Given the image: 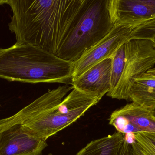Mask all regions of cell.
Returning <instances> with one entry per match:
<instances>
[{"label": "cell", "mask_w": 155, "mask_h": 155, "mask_svg": "<svg viewBox=\"0 0 155 155\" xmlns=\"http://www.w3.org/2000/svg\"><path fill=\"white\" fill-rule=\"evenodd\" d=\"M125 57L121 78L114 91L107 94L113 99L128 100L129 89L140 76L153 68L155 44L152 40L132 39L125 43Z\"/></svg>", "instance_id": "5b68a950"}, {"label": "cell", "mask_w": 155, "mask_h": 155, "mask_svg": "<svg viewBox=\"0 0 155 155\" xmlns=\"http://www.w3.org/2000/svg\"><path fill=\"white\" fill-rule=\"evenodd\" d=\"M99 101L72 86H60L28 105L29 117L22 125L47 140L76 122Z\"/></svg>", "instance_id": "7a4b0ae2"}, {"label": "cell", "mask_w": 155, "mask_h": 155, "mask_svg": "<svg viewBox=\"0 0 155 155\" xmlns=\"http://www.w3.org/2000/svg\"><path fill=\"white\" fill-rule=\"evenodd\" d=\"M128 100L153 112L155 108V75L146 72L135 80L129 89Z\"/></svg>", "instance_id": "8fae6325"}, {"label": "cell", "mask_w": 155, "mask_h": 155, "mask_svg": "<svg viewBox=\"0 0 155 155\" xmlns=\"http://www.w3.org/2000/svg\"><path fill=\"white\" fill-rule=\"evenodd\" d=\"M109 0H84L55 54L76 62L108 34L114 25L109 11Z\"/></svg>", "instance_id": "277c9868"}, {"label": "cell", "mask_w": 155, "mask_h": 155, "mask_svg": "<svg viewBox=\"0 0 155 155\" xmlns=\"http://www.w3.org/2000/svg\"><path fill=\"white\" fill-rule=\"evenodd\" d=\"M6 4V1H0V5Z\"/></svg>", "instance_id": "ac0fdd59"}, {"label": "cell", "mask_w": 155, "mask_h": 155, "mask_svg": "<svg viewBox=\"0 0 155 155\" xmlns=\"http://www.w3.org/2000/svg\"><path fill=\"white\" fill-rule=\"evenodd\" d=\"M147 72L148 73L152 74L155 75V68L150 69V70H149Z\"/></svg>", "instance_id": "e0dca14e"}, {"label": "cell", "mask_w": 155, "mask_h": 155, "mask_svg": "<svg viewBox=\"0 0 155 155\" xmlns=\"http://www.w3.org/2000/svg\"><path fill=\"white\" fill-rule=\"evenodd\" d=\"M74 65L31 45L0 48V78L10 82L72 85Z\"/></svg>", "instance_id": "3957f363"}, {"label": "cell", "mask_w": 155, "mask_h": 155, "mask_svg": "<svg viewBox=\"0 0 155 155\" xmlns=\"http://www.w3.org/2000/svg\"><path fill=\"white\" fill-rule=\"evenodd\" d=\"M109 124L123 134L155 133V118L153 112L134 103L114 111L109 117Z\"/></svg>", "instance_id": "ba28073f"}, {"label": "cell", "mask_w": 155, "mask_h": 155, "mask_svg": "<svg viewBox=\"0 0 155 155\" xmlns=\"http://www.w3.org/2000/svg\"><path fill=\"white\" fill-rule=\"evenodd\" d=\"M135 141L131 144L133 150L138 155H155V133L135 134Z\"/></svg>", "instance_id": "4fadbf2b"}, {"label": "cell", "mask_w": 155, "mask_h": 155, "mask_svg": "<svg viewBox=\"0 0 155 155\" xmlns=\"http://www.w3.org/2000/svg\"><path fill=\"white\" fill-rule=\"evenodd\" d=\"M46 140L16 124L0 133V155H41Z\"/></svg>", "instance_id": "52a82bcc"}, {"label": "cell", "mask_w": 155, "mask_h": 155, "mask_svg": "<svg viewBox=\"0 0 155 155\" xmlns=\"http://www.w3.org/2000/svg\"><path fill=\"white\" fill-rule=\"evenodd\" d=\"M124 139V135L117 132L92 141L76 155H118Z\"/></svg>", "instance_id": "7c38bea8"}, {"label": "cell", "mask_w": 155, "mask_h": 155, "mask_svg": "<svg viewBox=\"0 0 155 155\" xmlns=\"http://www.w3.org/2000/svg\"><path fill=\"white\" fill-rule=\"evenodd\" d=\"M125 57V43L122 45L115 53L111 57V90L107 94L112 93L117 85L122 76L124 70Z\"/></svg>", "instance_id": "5bb4252c"}, {"label": "cell", "mask_w": 155, "mask_h": 155, "mask_svg": "<svg viewBox=\"0 0 155 155\" xmlns=\"http://www.w3.org/2000/svg\"><path fill=\"white\" fill-rule=\"evenodd\" d=\"M111 58L105 59L73 81L72 86L100 100L111 90Z\"/></svg>", "instance_id": "30bf717a"}, {"label": "cell", "mask_w": 155, "mask_h": 155, "mask_svg": "<svg viewBox=\"0 0 155 155\" xmlns=\"http://www.w3.org/2000/svg\"><path fill=\"white\" fill-rule=\"evenodd\" d=\"M134 28L114 25L108 34L74 62L72 81L101 61L111 58L123 45L132 39Z\"/></svg>", "instance_id": "8992f818"}, {"label": "cell", "mask_w": 155, "mask_h": 155, "mask_svg": "<svg viewBox=\"0 0 155 155\" xmlns=\"http://www.w3.org/2000/svg\"><path fill=\"white\" fill-rule=\"evenodd\" d=\"M133 153H134V155H138V154H137L134 151H133Z\"/></svg>", "instance_id": "ffe728a7"}, {"label": "cell", "mask_w": 155, "mask_h": 155, "mask_svg": "<svg viewBox=\"0 0 155 155\" xmlns=\"http://www.w3.org/2000/svg\"><path fill=\"white\" fill-rule=\"evenodd\" d=\"M84 0H7L13 15L9 29L15 44H28L55 54Z\"/></svg>", "instance_id": "6da1fadb"}, {"label": "cell", "mask_w": 155, "mask_h": 155, "mask_svg": "<svg viewBox=\"0 0 155 155\" xmlns=\"http://www.w3.org/2000/svg\"><path fill=\"white\" fill-rule=\"evenodd\" d=\"M153 116L155 118V108L154 110L153 111Z\"/></svg>", "instance_id": "d6986e66"}, {"label": "cell", "mask_w": 155, "mask_h": 155, "mask_svg": "<svg viewBox=\"0 0 155 155\" xmlns=\"http://www.w3.org/2000/svg\"><path fill=\"white\" fill-rule=\"evenodd\" d=\"M155 37V19L138 25L132 32V39L153 40Z\"/></svg>", "instance_id": "9a60e30c"}, {"label": "cell", "mask_w": 155, "mask_h": 155, "mask_svg": "<svg viewBox=\"0 0 155 155\" xmlns=\"http://www.w3.org/2000/svg\"><path fill=\"white\" fill-rule=\"evenodd\" d=\"M118 155H134L132 145L124 141Z\"/></svg>", "instance_id": "2e32d148"}, {"label": "cell", "mask_w": 155, "mask_h": 155, "mask_svg": "<svg viewBox=\"0 0 155 155\" xmlns=\"http://www.w3.org/2000/svg\"><path fill=\"white\" fill-rule=\"evenodd\" d=\"M152 41H153V42H154V44H155V37L154 38H153V40Z\"/></svg>", "instance_id": "44dd1931"}, {"label": "cell", "mask_w": 155, "mask_h": 155, "mask_svg": "<svg viewBox=\"0 0 155 155\" xmlns=\"http://www.w3.org/2000/svg\"><path fill=\"white\" fill-rule=\"evenodd\" d=\"M114 25L136 28L155 19V0H109Z\"/></svg>", "instance_id": "9c48e42d"}]
</instances>
